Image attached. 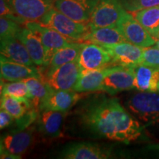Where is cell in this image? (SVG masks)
<instances>
[{"mask_svg": "<svg viewBox=\"0 0 159 159\" xmlns=\"http://www.w3.org/2000/svg\"><path fill=\"white\" fill-rule=\"evenodd\" d=\"M98 0H55L54 7L76 21L88 23Z\"/></svg>", "mask_w": 159, "mask_h": 159, "instance_id": "12", "label": "cell"}, {"mask_svg": "<svg viewBox=\"0 0 159 159\" xmlns=\"http://www.w3.org/2000/svg\"><path fill=\"white\" fill-rule=\"evenodd\" d=\"M0 49L1 59L27 66L35 65L25 46L17 38L1 39Z\"/></svg>", "mask_w": 159, "mask_h": 159, "instance_id": "17", "label": "cell"}, {"mask_svg": "<svg viewBox=\"0 0 159 159\" xmlns=\"http://www.w3.org/2000/svg\"><path fill=\"white\" fill-rule=\"evenodd\" d=\"M59 156L66 159H105L110 158L111 152L97 144L75 142L67 144Z\"/></svg>", "mask_w": 159, "mask_h": 159, "instance_id": "13", "label": "cell"}, {"mask_svg": "<svg viewBox=\"0 0 159 159\" xmlns=\"http://www.w3.org/2000/svg\"><path fill=\"white\" fill-rule=\"evenodd\" d=\"M77 59L71 61L43 76L49 87L56 90H73L81 75Z\"/></svg>", "mask_w": 159, "mask_h": 159, "instance_id": "9", "label": "cell"}, {"mask_svg": "<svg viewBox=\"0 0 159 159\" xmlns=\"http://www.w3.org/2000/svg\"><path fill=\"white\" fill-rule=\"evenodd\" d=\"M123 7L130 13L159 5V0H119Z\"/></svg>", "mask_w": 159, "mask_h": 159, "instance_id": "29", "label": "cell"}, {"mask_svg": "<svg viewBox=\"0 0 159 159\" xmlns=\"http://www.w3.org/2000/svg\"><path fill=\"white\" fill-rule=\"evenodd\" d=\"M135 88L142 91H158L159 69L142 64L134 66Z\"/></svg>", "mask_w": 159, "mask_h": 159, "instance_id": "21", "label": "cell"}, {"mask_svg": "<svg viewBox=\"0 0 159 159\" xmlns=\"http://www.w3.org/2000/svg\"><path fill=\"white\" fill-rule=\"evenodd\" d=\"M110 54L111 64L134 67L140 65L142 61L143 47H138L128 41L103 47Z\"/></svg>", "mask_w": 159, "mask_h": 159, "instance_id": "11", "label": "cell"}, {"mask_svg": "<svg viewBox=\"0 0 159 159\" xmlns=\"http://www.w3.org/2000/svg\"><path fill=\"white\" fill-rule=\"evenodd\" d=\"M141 64L159 69V49L157 47H145Z\"/></svg>", "mask_w": 159, "mask_h": 159, "instance_id": "30", "label": "cell"}, {"mask_svg": "<svg viewBox=\"0 0 159 159\" xmlns=\"http://www.w3.org/2000/svg\"><path fill=\"white\" fill-rule=\"evenodd\" d=\"M24 81L29 89L30 94V100L32 105L36 110L39 111L40 105L43 99L48 94L50 87L47 84L43 78L30 77Z\"/></svg>", "mask_w": 159, "mask_h": 159, "instance_id": "26", "label": "cell"}, {"mask_svg": "<svg viewBox=\"0 0 159 159\" xmlns=\"http://www.w3.org/2000/svg\"><path fill=\"white\" fill-rule=\"evenodd\" d=\"M1 94H8L16 97L30 98L29 89L25 81L5 83L1 80Z\"/></svg>", "mask_w": 159, "mask_h": 159, "instance_id": "27", "label": "cell"}, {"mask_svg": "<svg viewBox=\"0 0 159 159\" xmlns=\"http://www.w3.org/2000/svg\"><path fill=\"white\" fill-rule=\"evenodd\" d=\"M39 21L58 32L71 41L83 42L85 35L90 31L88 23L75 21L55 7L45 13Z\"/></svg>", "mask_w": 159, "mask_h": 159, "instance_id": "2", "label": "cell"}, {"mask_svg": "<svg viewBox=\"0 0 159 159\" xmlns=\"http://www.w3.org/2000/svg\"><path fill=\"white\" fill-rule=\"evenodd\" d=\"M34 130L35 128H27L4 135L1 137V150L21 156L33 146L35 141Z\"/></svg>", "mask_w": 159, "mask_h": 159, "instance_id": "14", "label": "cell"}, {"mask_svg": "<svg viewBox=\"0 0 159 159\" xmlns=\"http://www.w3.org/2000/svg\"><path fill=\"white\" fill-rule=\"evenodd\" d=\"M0 68L1 79L8 82L22 81L30 77L43 79L42 69H38L35 66H27L1 59Z\"/></svg>", "mask_w": 159, "mask_h": 159, "instance_id": "16", "label": "cell"}, {"mask_svg": "<svg viewBox=\"0 0 159 159\" xmlns=\"http://www.w3.org/2000/svg\"><path fill=\"white\" fill-rule=\"evenodd\" d=\"M34 107L29 99L16 97L8 94H1V108L18 119L22 117Z\"/></svg>", "mask_w": 159, "mask_h": 159, "instance_id": "25", "label": "cell"}, {"mask_svg": "<svg viewBox=\"0 0 159 159\" xmlns=\"http://www.w3.org/2000/svg\"><path fill=\"white\" fill-rule=\"evenodd\" d=\"M23 27L16 21L1 17L0 19V38L1 39L17 38Z\"/></svg>", "mask_w": 159, "mask_h": 159, "instance_id": "28", "label": "cell"}, {"mask_svg": "<svg viewBox=\"0 0 159 159\" xmlns=\"http://www.w3.org/2000/svg\"><path fill=\"white\" fill-rule=\"evenodd\" d=\"M155 47H157V48L159 49V39L156 40V44H155Z\"/></svg>", "mask_w": 159, "mask_h": 159, "instance_id": "34", "label": "cell"}, {"mask_svg": "<svg viewBox=\"0 0 159 159\" xmlns=\"http://www.w3.org/2000/svg\"><path fill=\"white\" fill-rule=\"evenodd\" d=\"M158 91H159V83H158Z\"/></svg>", "mask_w": 159, "mask_h": 159, "instance_id": "35", "label": "cell"}, {"mask_svg": "<svg viewBox=\"0 0 159 159\" xmlns=\"http://www.w3.org/2000/svg\"><path fill=\"white\" fill-rule=\"evenodd\" d=\"M0 15L1 17H5L7 19H11L20 25H25V24L27 22L26 20L16 14L6 0H0Z\"/></svg>", "mask_w": 159, "mask_h": 159, "instance_id": "31", "label": "cell"}, {"mask_svg": "<svg viewBox=\"0 0 159 159\" xmlns=\"http://www.w3.org/2000/svg\"><path fill=\"white\" fill-rule=\"evenodd\" d=\"M25 26L39 38L44 47L47 52V64L45 66L48 65L52 57L57 51L74 42L40 21H27Z\"/></svg>", "mask_w": 159, "mask_h": 159, "instance_id": "5", "label": "cell"}, {"mask_svg": "<svg viewBox=\"0 0 159 159\" xmlns=\"http://www.w3.org/2000/svg\"><path fill=\"white\" fill-rule=\"evenodd\" d=\"M14 120H16L14 117L10 114L7 111L1 108V111H0V128L1 130L8 128L13 125Z\"/></svg>", "mask_w": 159, "mask_h": 159, "instance_id": "32", "label": "cell"}, {"mask_svg": "<svg viewBox=\"0 0 159 159\" xmlns=\"http://www.w3.org/2000/svg\"><path fill=\"white\" fill-rule=\"evenodd\" d=\"M13 11L27 21H39L54 7L55 0H6Z\"/></svg>", "mask_w": 159, "mask_h": 159, "instance_id": "10", "label": "cell"}, {"mask_svg": "<svg viewBox=\"0 0 159 159\" xmlns=\"http://www.w3.org/2000/svg\"><path fill=\"white\" fill-rule=\"evenodd\" d=\"M127 11L119 0H98L88 22L90 27H116Z\"/></svg>", "mask_w": 159, "mask_h": 159, "instance_id": "4", "label": "cell"}, {"mask_svg": "<svg viewBox=\"0 0 159 159\" xmlns=\"http://www.w3.org/2000/svg\"><path fill=\"white\" fill-rule=\"evenodd\" d=\"M17 39L25 46L35 64L45 66L47 64V52L39 38L27 27H23Z\"/></svg>", "mask_w": 159, "mask_h": 159, "instance_id": "19", "label": "cell"}, {"mask_svg": "<svg viewBox=\"0 0 159 159\" xmlns=\"http://www.w3.org/2000/svg\"><path fill=\"white\" fill-rule=\"evenodd\" d=\"M112 66L105 67L102 69H98V70L81 72L80 77L73 90L78 93L100 91L103 80L110 71Z\"/></svg>", "mask_w": 159, "mask_h": 159, "instance_id": "22", "label": "cell"}, {"mask_svg": "<svg viewBox=\"0 0 159 159\" xmlns=\"http://www.w3.org/2000/svg\"><path fill=\"white\" fill-rule=\"evenodd\" d=\"M80 99V94L74 90H56L50 88L48 94L43 99L39 111L44 109L66 113Z\"/></svg>", "mask_w": 159, "mask_h": 159, "instance_id": "15", "label": "cell"}, {"mask_svg": "<svg viewBox=\"0 0 159 159\" xmlns=\"http://www.w3.org/2000/svg\"><path fill=\"white\" fill-rule=\"evenodd\" d=\"M128 42L138 47H149L156 44V40L135 19L132 13L126 11L117 26Z\"/></svg>", "mask_w": 159, "mask_h": 159, "instance_id": "6", "label": "cell"}, {"mask_svg": "<svg viewBox=\"0 0 159 159\" xmlns=\"http://www.w3.org/2000/svg\"><path fill=\"white\" fill-rule=\"evenodd\" d=\"M39 112L37 121L40 132L49 138L61 136L66 113L49 109L41 110Z\"/></svg>", "mask_w": 159, "mask_h": 159, "instance_id": "18", "label": "cell"}, {"mask_svg": "<svg viewBox=\"0 0 159 159\" xmlns=\"http://www.w3.org/2000/svg\"><path fill=\"white\" fill-rule=\"evenodd\" d=\"M77 116L83 130L99 138L128 144L142 134L141 123L116 98L102 95L89 98L81 105Z\"/></svg>", "mask_w": 159, "mask_h": 159, "instance_id": "1", "label": "cell"}, {"mask_svg": "<svg viewBox=\"0 0 159 159\" xmlns=\"http://www.w3.org/2000/svg\"><path fill=\"white\" fill-rule=\"evenodd\" d=\"M132 14L155 39H159V5L141 10Z\"/></svg>", "mask_w": 159, "mask_h": 159, "instance_id": "24", "label": "cell"}, {"mask_svg": "<svg viewBox=\"0 0 159 159\" xmlns=\"http://www.w3.org/2000/svg\"><path fill=\"white\" fill-rule=\"evenodd\" d=\"M127 107L135 118L146 125L159 123V94L142 91L130 97Z\"/></svg>", "mask_w": 159, "mask_h": 159, "instance_id": "3", "label": "cell"}, {"mask_svg": "<svg viewBox=\"0 0 159 159\" xmlns=\"http://www.w3.org/2000/svg\"><path fill=\"white\" fill-rule=\"evenodd\" d=\"M21 156L19 155H14L8 152H6L5 150H1V158H9V159H19L21 158Z\"/></svg>", "mask_w": 159, "mask_h": 159, "instance_id": "33", "label": "cell"}, {"mask_svg": "<svg viewBox=\"0 0 159 159\" xmlns=\"http://www.w3.org/2000/svg\"><path fill=\"white\" fill-rule=\"evenodd\" d=\"M111 57L105 47L91 42H83L77 62L82 72L110 66Z\"/></svg>", "mask_w": 159, "mask_h": 159, "instance_id": "8", "label": "cell"}, {"mask_svg": "<svg viewBox=\"0 0 159 159\" xmlns=\"http://www.w3.org/2000/svg\"><path fill=\"white\" fill-rule=\"evenodd\" d=\"M127 41L116 27H90L83 42H91L102 47H108Z\"/></svg>", "mask_w": 159, "mask_h": 159, "instance_id": "20", "label": "cell"}, {"mask_svg": "<svg viewBox=\"0 0 159 159\" xmlns=\"http://www.w3.org/2000/svg\"><path fill=\"white\" fill-rule=\"evenodd\" d=\"M134 67L113 65L110 71L103 80L100 91L115 95L123 91L135 88Z\"/></svg>", "mask_w": 159, "mask_h": 159, "instance_id": "7", "label": "cell"}, {"mask_svg": "<svg viewBox=\"0 0 159 159\" xmlns=\"http://www.w3.org/2000/svg\"><path fill=\"white\" fill-rule=\"evenodd\" d=\"M83 45V42L74 41L69 45L57 51L52 57L48 65L45 67H42L45 69V71H43V75H48L62 65L77 59Z\"/></svg>", "mask_w": 159, "mask_h": 159, "instance_id": "23", "label": "cell"}]
</instances>
